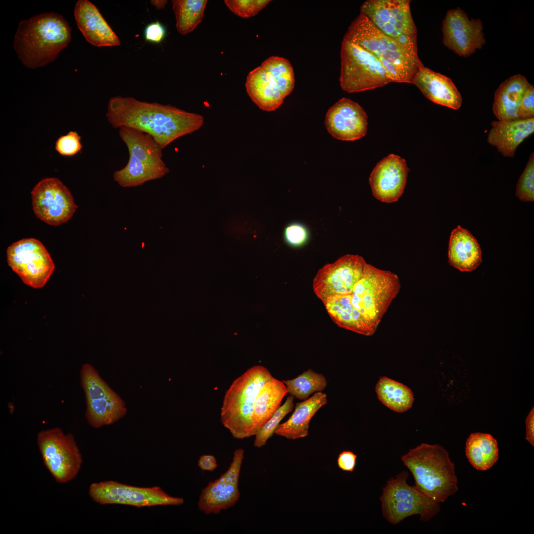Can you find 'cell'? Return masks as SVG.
<instances>
[{"instance_id": "obj_1", "label": "cell", "mask_w": 534, "mask_h": 534, "mask_svg": "<svg viewBox=\"0 0 534 534\" xmlns=\"http://www.w3.org/2000/svg\"><path fill=\"white\" fill-rule=\"evenodd\" d=\"M400 286L397 274L367 263L362 277L350 293L322 302L338 326L370 336L376 332Z\"/></svg>"}, {"instance_id": "obj_2", "label": "cell", "mask_w": 534, "mask_h": 534, "mask_svg": "<svg viewBox=\"0 0 534 534\" xmlns=\"http://www.w3.org/2000/svg\"><path fill=\"white\" fill-rule=\"evenodd\" d=\"M106 117L114 128L127 127L151 135L162 149L200 129L203 116L169 104L116 96L109 100Z\"/></svg>"}, {"instance_id": "obj_3", "label": "cell", "mask_w": 534, "mask_h": 534, "mask_svg": "<svg viewBox=\"0 0 534 534\" xmlns=\"http://www.w3.org/2000/svg\"><path fill=\"white\" fill-rule=\"evenodd\" d=\"M343 40L375 56L393 82L411 84L415 74L424 66L417 44H404L386 35L361 13L351 22Z\"/></svg>"}, {"instance_id": "obj_4", "label": "cell", "mask_w": 534, "mask_h": 534, "mask_svg": "<svg viewBox=\"0 0 534 534\" xmlns=\"http://www.w3.org/2000/svg\"><path fill=\"white\" fill-rule=\"evenodd\" d=\"M67 20L55 12L44 13L21 21L13 47L26 67L35 69L53 61L71 41Z\"/></svg>"}, {"instance_id": "obj_5", "label": "cell", "mask_w": 534, "mask_h": 534, "mask_svg": "<svg viewBox=\"0 0 534 534\" xmlns=\"http://www.w3.org/2000/svg\"><path fill=\"white\" fill-rule=\"evenodd\" d=\"M400 459L413 475L415 488L432 500L443 502L457 491L454 463L442 446L423 443Z\"/></svg>"}, {"instance_id": "obj_6", "label": "cell", "mask_w": 534, "mask_h": 534, "mask_svg": "<svg viewBox=\"0 0 534 534\" xmlns=\"http://www.w3.org/2000/svg\"><path fill=\"white\" fill-rule=\"evenodd\" d=\"M273 377L262 365L248 369L234 379L226 391L221 408L222 425L237 439L255 435L253 423L254 405L264 384Z\"/></svg>"}, {"instance_id": "obj_7", "label": "cell", "mask_w": 534, "mask_h": 534, "mask_svg": "<svg viewBox=\"0 0 534 534\" xmlns=\"http://www.w3.org/2000/svg\"><path fill=\"white\" fill-rule=\"evenodd\" d=\"M119 134L129 154L126 165L113 173V179L120 186H141L169 173V168L163 160V149L151 135L127 127L119 128Z\"/></svg>"}, {"instance_id": "obj_8", "label": "cell", "mask_w": 534, "mask_h": 534, "mask_svg": "<svg viewBox=\"0 0 534 534\" xmlns=\"http://www.w3.org/2000/svg\"><path fill=\"white\" fill-rule=\"evenodd\" d=\"M409 474L403 471L391 478L383 488L379 499L382 515L392 525L400 523L414 515L427 522L440 511V503L435 502L407 483Z\"/></svg>"}, {"instance_id": "obj_9", "label": "cell", "mask_w": 534, "mask_h": 534, "mask_svg": "<svg viewBox=\"0 0 534 534\" xmlns=\"http://www.w3.org/2000/svg\"><path fill=\"white\" fill-rule=\"evenodd\" d=\"M340 58L339 81L345 91L353 93L372 90L393 82L375 56L352 43L343 40Z\"/></svg>"}, {"instance_id": "obj_10", "label": "cell", "mask_w": 534, "mask_h": 534, "mask_svg": "<svg viewBox=\"0 0 534 534\" xmlns=\"http://www.w3.org/2000/svg\"><path fill=\"white\" fill-rule=\"evenodd\" d=\"M37 443L44 463L56 482L65 484L77 476L83 458L71 433L58 427L43 430L37 434Z\"/></svg>"}, {"instance_id": "obj_11", "label": "cell", "mask_w": 534, "mask_h": 534, "mask_svg": "<svg viewBox=\"0 0 534 534\" xmlns=\"http://www.w3.org/2000/svg\"><path fill=\"white\" fill-rule=\"evenodd\" d=\"M80 377L87 404L85 416L90 426L98 428L112 424L126 414L124 401L91 365H83Z\"/></svg>"}, {"instance_id": "obj_12", "label": "cell", "mask_w": 534, "mask_h": 534, "mask_svg": "<svg viewBox=\"0 0 534 534\" xmlns=\"http://www.w3.org/2000/svg\"><path fill=\"white\" fill-rule=\"evenodd\" d=\"M410 0H368L360 13L386 35L401 43L417 44V30Z\"/></svg>"}, {"instance_id": "obj_13", "label": "cell", "mask_w": 534, "mask_h": 534, "mask_svg": "<svg viewBox=\"0 0 534 534\" xmlns=\"http://www.w3.org/2000/svg\"><path fill=\"white\" fill-rule=\"evenodd\" d=\"M6 259L23 283L35 289L43 287L55 268L46 249L33 238H24L9 246Z\"/></svg>"}, {"instance_id": "obj_14", "label": "cell", "mask_w": 534, "mask_h": 534, "mask_svg": "<svg viewBox=\"0 0 534 534\" xmlns=\"http://www.w3.org/2000/svg\"><path fill=\"white\" fill-rule=\"evenodd\" d=\"M90 498L101 505L121 504L137 507L160 505L178 506L184 499L172 496L159 487H139L114 481H104L90 484Z\"/></svg>"}, {"instance_id": "obj_15", "label": "cell", "mask_w": 534, "mask_h": 534, "mask_svg": "<svg viewBox=\"0 0 534 534\" xmlns=\"http://www.w3.org/2000/svg\"><path fill=\"white\" fill-rule=\"evenodd\" d=\"M366 264L361 256L347 254L325 265L313 279L315 294L323 302L350 293L362 277Z\"/></svg>"}, {"instance_id": "obj_16", "label": "cell", "mask_w": 534, "mask_h": 534, "mask_svg": "<svg viewBox=\"0 0 534 534\" xmlns=\"http://www.w3.org/2000/svg\"><path fill=\"white\" fill-rule=\"evenodd\" d=\"M32 204L36 216L51 225H59L69 221L78 206L68 188L58 178H45L32 192Z\"/></svg>"}, {"instance_id": "obj_17", "label": "cell", "mask_w": 534, "mask_h": 534, "mask_svg": "<svg viewBox=\"0 0 534 534\" xmlns=\"http://www.w3.org/2000/svg\"><path fill=\"white\" fill-rule=\"evenodd\" d=\"M479 19H469L461 8L447 11L442 23L443 43L460 56L468 57L486 43Z\"/></svg>"}, {"instance_id": "obj_18", "label": "cell", "mask_w": 534, "mask_h": 534, "mask_svg": "<svg viewBox=\"0 0 534 534\" xmlns=\"http://www.w3.org/2000/svg\"><path fill=\"white\" fill-rule=\"evenodd\" d=\"M409 172L405 159L390 154L373 168L369 182L373 195L385 203L398 201L403 193Z\"/></svg>"}, {"instance_id": "obj_19", "label": "cell", "mask_w": 534, "mask_h": 534, "mask_svg": "<svg viewBox=\"0 0 534 534\" xmlns=\"http://www.w3.org/2000/svg\"><path fill=\"white\" fill-rule=\"evenodd\" d=\"M367 118L366 112L358 103L343 97L328 110L325 125L333 137L341 140L354 141L366 134Z\"/></svg>"}, {"instance_id": "obj_20", "label": "cell", "mask_w": 534, "mask_h": 534, "mask_svg": "<svg viewBox=\"0 0 534 534\" xmlns=\"http://www.w3.org/2000/svg\"><path fill=\"white\" fill-rule=\"evenodd\" d=\"M74 17L78 28L91 44L97 47L120 45L117 35L90 1L78 0L74 8Z\"/></svg>"}, {"instance_id": "obj_21", "label": "cell", "mask_w": 534, "mask_h": 534, "mask_svg": "<svg viewBox=\"0 0 534 534\" xmlns=\"http://www.w3.org/2000/svg\"><path fill=\"white\" fill-rule=\"evenodd\" d=\"M411 84L437 104L454 110L458 109L462 105L461 95L452 81L424 66L415 74Z\"/></svg>"}, {"instance_id": "obj_22", "label": "cell", "mask_w": 534, "mask_h": 534, "mask_svg": "<svg viewBox=\"0 0 534 534\" xmlns=\"http://www.w3.org/2000/svg\"><path fill=\"white\" fill-rule=\"evenodd\" d=\"M487 138L504 156L514 157L518 146L534 132V118L493 121Z\"/></svg>"}, {"instance_id": "obj_23", "label": "cell", "mask_w": 534, "mask_h": 534, "mask_svg": "<svg viewBox=\"0 0 534 534\" xmlns=\"http://www.w3.org/2000/svg\"><path fill=\"white\" fill-rule=\"evenodd\" d=\"M239 479L223 473L210 482L201 492L197 503L205 514H218L234 506L239 498Z\"/></svg>"}, {"instance_id": "obj_24", "label": "cell", "mask_w": 534, "mask_h": 534, "mask_svg": "<svg viewBox=\"0 0 534 534\" xmlns=\"http://www.w3.org/2000/svg\"><path fill=\"white\" fill-rule=\"evenodd\" d=\"M327 402V395L322 392H316L307 399L297 402L292 415L278 425L274 434L289 440L307 437L312 418Z\"/></svg>"}, {"instance_id": "obj_25", "label": "cell", "mask_w": 534, "mask_h": 534, "mask_svg": "<svg viewBox=\"0 0 534 534\" xmlns=\"http://www.w3.org/2000/svg\"><path fill=\"white\" fill-rule=\"evenodd\" d=\"M448 257L451 266L461 271H472L482 262V250L474 236L458 225L451 233Z\"/></svg>"}, {"instance_id": "obj_26", "label": "cell", "mask_w": 534, "mask_h": 534, "mask_svg": "<svg viewBox=\"0 0 534 534\" xmlns=\"http://www.w3.org/2000/svg\"><path fill=\"white\" fill-rule=\"evenodd\" d=\"M245 87L252 100L264 111L275 110L285 98L273 77L261 66L248 73Z\"/></svg>"}, {"instance_id": "obj_27", "label": "cell", "mask_w": 534, "mask_h": 534, "mask_svg": "<svg viewBox=\"0 0 534 534\" xmlns=\"http://www.w3.org/2000/svg\"><path fill=\"white\" fill-rule=\"evenodd\" d=\"M526 78L517 74L502 83L494 93L492 111L499 120L517 119V110L522 98L530 86Z\"/></svg>"}, {"instance_id": "obj_28", "label": "cell", "mask_w": 534, "mask_h": 534, "mask_svg": "<svg viewBox=\"0 0 534 534\" xmlns=\"http://www.w3.org/2000/svg\"><path fill=\"white\" fill-rule=\"evenodd\" d=\"M288 393L282 382L273 377L266 382L256 398L253 413V423L255 435L261 427L281 406L284 397Z\"/></svg>"}, {"instance_id": "obj_29", "label": "cell", "mask_w": 534, "mask_h": 534, "mask_svg": "<svg viewBox=\"0 0 534 534\" xmlns=\"http://www.w3.org/2000/svg\"><path fill=\"white\" fill-rule=\"evenodd\" d=\"M465 454L474 468L480 471L487 470L498 459L497 442L489 434L472 433L466 442Z\"/></svg>"}, {"instance_id": "obj_30", "label": "cell", "mask_w": 534, "mask_h": 534, "mask_svg": "<svg viewBox=\"0 0 534 534\" xmlns=\"http://www.w3.org/2000/svg\"><path fill=\"white\" fill-rule=\"evenodd\" d=\"M375 392L384 405L397 412L408 410L414 400L413 393L409 388L386 376L379 378Z\"/></svg>"}, {"instance_id": "obj_31", "label": "cell", "mask_w": 534, "mask_h": 534, "mask_svg": "<svg viewBox=\"0 0 534 534\" xmlns=\"http://www.w3.org/2000/svg\"><path fill=\"white\" fill-rule=\"evenodd\" d=\"M206 0H173L172 1L178 31L186 35L193 31L201 22Z\"/></svg>"}, {"instance_id": "obj_32", "label": "cell", "mask_w": 534, "mask_h": 534, "mask_svg": "<svg viewBox=\"0 0 534 534\" xmlns=\"http://www.w3.org/2000/svg\"><path fill=\"white\" fill-rule=\"evenodd\" d=\"M286 387L288 393L294 398L304 400L310 396L318 392H322L327 386L326 377L321 373L309 369L294 379L282 380Z\"/></svg>"}, {"instance_id": "obj_33", "label": "cell", "mask_w": 534, "mask_h": 534, "mask_svg": "<svg viewBox=\"0 0 534 534\" xmlns=\"http://www.w3.org/2000/svg\"><path fill=\"white\" fill-rule=\"evenodd\" d=\"M261 66L273 77L284 98L291 93L295 87V77L293 68L288 59L270 56L263 62Z\"/></svg>"}, {"instance_id": "obj_34", "label": "cell", "mask_w": 534, "mask_h": 534, "mask_svg": "<svg viewBox=\"0 0 534 534\" xmlns=\"http://www.w3.org/2000/svg\"><path fill=\"white\" fill-rule=\"evenodd\" d=\"M294 399L292 396H288L283 404L276 410L269 419L259 430L255 435V447L260 448L266 445L282 419L293 409Z\"/></svg>"}, {"instance_id": "obj_35", "label": "cell", "mask_w": 534, "mask_h": 534, "mask_svg": "<svg viewBox=\"0 0 534 534\" xmlns=\"http://www.w3.org/2000/svg\"><path fill=\"white\" fill-rule=\"evenodd\" d=\"M516 196L522 201H534V153L532 152L516 186Z\"/></svg>"}, {"instance_id": "obj_36", "label": "cell", "mask_w": 534, "mask_h": 534, "mask_svg": "<svg viewBox=\"0 0 534 534\" xmlns=\"http://www.w3.org/2000/svg\"><path fill=\"white\" fill-rule=\"evenodd\" d=\"M270 1L268 0H225L224 3L235 15L247 18L258 14Z\"/></svg>"}, {"instance_id": "obj_37", "label": "cell", "mask_w": 534, "mask_h": 534, "mask_svg": "<svg viewBox=\"0 0 534 534\" xmlns=\"http://www.w3.org/2000/svg\"><path fill=\"white\" fill-rule=\"evenodd\" d=\"M82 145L81 137L75 132L71 131L60 136L55 142V149L60 155L73 156L81 151Z\"/></svg>"}, {"instance_id": "obj_38", "label": "cell", "mask_w": 534, "mask_h": 534, "mask_svg": "<svg viewBox=\"0 0 534 534\" xmlns=\"http://www.w3.org/2000/svg\"><path fill=\"white\" fill-rule=\"evenodd\" d=\"M517 119L534 118V87L530 85L525 91L517 110Z\"/></svg>"}, {"instance_id": "obj_39", "label": "cell", "mask_w": 534, "mask_h": 534, "mask_svg": "<svg viewBox=\"0 0 534 534\" xmlns=\"http://www.w3.org/2000/svg\"><path fill=\"white\" fill-rule=\"evenodd\" d=\"M166 34L164 26L159 21L148 24L144 29V36L147 41L153 43H161Z\"/></svg>"}, {"instance_id": "obj_40", "label": "cell", "mask_w": 534, "mask_h": 534, "mask_svg": "<svg viewBox=\"0 0 534 534\" xmlns=\"http://www.w3.org/2000/svg\"><path fill=\"white\" fill-rule=\"evenodd\" d=\"M285 236L287 241L291 244L299 245L304 242L307 237V233L302 226L292 224L286 228Z\"/></svg>"}, {"instance_id": "obj_41", "label": "cell", "mask_w": 534, "mask_h": 534, "mask_svg": "<svg viewBox=\"0 0 534 534\" xmlns=\"http://www.w3.org/2000/svg\"><path fill=\"white\" fill-rule=\"evenodd\" d=\"M357 455L350 450H343L338 455L337 464L342 470L353 472L354 471Z\"/></svg>"}, {"instance_id": "obj_42", "label": "cell", "mask_w": 534, "mask_h": 534, "mask_svg": "<svg viewBox=\"0 0 534 534\" xmlns=\"http://www.w3.org/2000/svg\"><path fill=\"white\" fill-rule=\"evenodd\" d=\"M526 439L534 445V408H532L526 419Z\"/></svg>"}, {"instance_id": "obj_43", "label": "cell", "mask_w": 534, "mask_h": 534, "mask_svg": "<svg viewBox=\"0 0 534 534\" xmlns=\"http://www.w3.org/2000/svg\"><path fill=\"white\" fill-rule=\"evenodd\" d=\"M198 466L203 471H213L218 467L217 462L205 459L200 456L197 462Z\"/></svg>"}, {"instance_id": "obj_44", "label": "cell", "mask_w": 534, "mask_h": 534, "mask_svg": "<svg viewBox=\"0 0 534 534\" xmlns=\"http://www.w3.org/2000/svg\"><path fill=\"white\" fill-rule=\"evenodd\" d=\"M167 2V0H153L150 1L151 3L155 6L157 10L163 9Z\"/></svg>"}]
</instances>
